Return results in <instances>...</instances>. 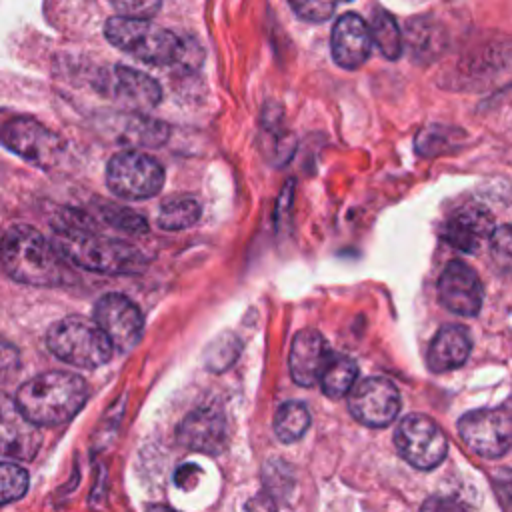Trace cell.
Instances as JSON below:
<instances>
[{
  "label": "cell",
  "mask_w": 512,
  "mask_h": 512,
  "mask_svg": "<svg viewBox=\"0 0 512 512\" xmlns=\"http://www.w3.org/2000/svg\"><path fill=\"white\" fill-rule=\"evenodd\" d=\"M120 14L132 18H150L158 12L162 0H110Z\"/></svg>",
  "instance_id": "28"
},
{
  "label": "cell",
  "mask_w": 512,
  "mask_h": 512,
  "mask_svg": "<svg viewBox=\"0 0 512 512\" xmlns=\"http://www.w3.org/2000/svg\"><path fill=\"white\" fill-rule=\"evenodd\" d=\"M240 354V340L236 336L220 338L212 344L206 354V364L210 370H226Z\"/></svg>",
  "instance_id": "25"
},
{
  "label": "cell",
  "mask_w": 512,
  "mask_h": 512,
  "mask_svg": "<svg viewBox=\"0 0 512 512\" xmlns=\"http://www.w3.org/2000/svg\"><path fill=\"white\" fill-rule=\"evenodd\" d=\"M202 208L192 196H174L160 206L158 224L162 230H184L200 220Z\"/></svg>",
  "instance_id": "21"
},
{
  "label": "cell",
  "mask_w": 512,
  "mask_h": 512,
  "mask_svg": "<svg viewBox=\"0 0 512 512\" xmlns=\"http://www.w3.org/2000/svg\"><path fill=\"white\" fill-rule=\"evenodd\" d=\"M176 438L182 446L194 452L218 454L228 440L226 420L214 408H198L180 422Z\"/></svg>",
  "instance_id": "16"
},
{
  "label": "cell",
  "mask_w": 512,
  "mask_h": 512,
  "mask_svg": "<svg viewBox=\"0 0 512 512\" xmlns=\"http://www.w3.org/2000/svg\"><path fill=\"white\" fill-rule=\"evenodd\" d=\"M40 442L38 426L22 412L16 400L0 392V456L32 460Z\"/></svg>",
  "instance_id": "12"
},
{
  "label": "cell",
  "mask_w": 512,
  "mask_h": 512,
  "mask_svg": "<svg viewBox=\"0 0 512 512\" xmlns=\"http://www.w3.org/2000/svg\"><path fill=\"white\" fill-rule=\"evenodd\" d=\"M340 2H350V0H340Z\"/></svg>",
  "instance_id": "30"
},
{
  "label": "cell",
  "mask_w": 512,
  "mask_h": 512,
  "mask_svg": "<svg viewBox=\"0 0 512 512\" xmlns=\"http://www.w3.org/2000/svg\"><path fill=\"white\" fill-rule=\"evenodd\" d=\"M438 296L450 312L476 316L482 308V282L468 264L452 260L438 280Z\"/></svg>",
  "instance_id": "13"
},
{
  "label": "cell",
  "mask_w": 512,
  "mask_h": 512,
  "mask_svg": "<svg viewBox=\"0 0 512 512\" xmlns=\"http://www.w3.org/2000/svg\"><path fill=\"white\" fill-rule=\"evenodd\" d=\"M0 264L20 284L64 286L74 280L60 248L26 224L12 226L0 238Z\"/></svg>",
  "instance_id": "1"
},
{
  "label": "cell",
  "mask_w": 512,
  "mask_h": 512,
  "mask_svg": "<svg viewBox=\"0 0 512 512\" xmlns=\"http://www.w3.org/2000/svg\"><path fill=\"white\" fill-rule=\"evenodd\" d=\"M0 140L8 150L36 164L38 168L54 166L64 150V140L56 132L26 116L6 122L0 130Z\"/></svg>",
  "instance_id": "9"
},
{
  "label": "cell",
  "mask_w": 512,
  "mask_h": 512,
  "mask_svg": "<svg viewBox=\"0 0 512 512\" xmlns=\"http://www.w3.org/2000/svg\"><path fill=\"white\" fill-rule=\"evenodd\" d=\"M492 214L478 204H464L450 212L444 222L442 236L458 252L472 254L494 230Z\"/></svg>",
  "instance_id": "14"
},
{
  "label": "cell",
  "mask_w": 512,
  "mask_h": 512,
  "mask_svg": "<svg viewBox=\"0 0 512 512\" xmlns=\"http://www.w3.org/2000/svg\"><path fill=\"white\" fill-rule=\"evenodd\" d=\"M470 350H472V340L464 326H458V324L442 326L428 348V366L434 372L460 368L468 360Z\"/></svg>",
  "instance_id": "19"
},
{
  "label": "cell",
  "mask_w": 512,
  "mask_h": 512,
  "mask_svg": "<svg viewBox=\"0 0 512 512\" xmlns=\"http://www.w3.org/2000/svg\"><path fill=\"white\" fill-rule=\"evenodd\" d=\"M372 42L388 60H396L402 52V32L394 16L382 8H378L370 20Z\"/></svg>",
  "instance_id": "22"
},
{
  "label": "cell",
  "mask_w": 512,
  "mask_h": 512,
  "mask_svg": "<svg viewBox=\"0 0 512 512\" xmlns=\"http://www.w3.org/2000/svg\"><path fill=\"white\" fill-rule=\"evenodd\" d=\"M46 344L58 360L78 368L104 366L116 352L98 324L78 316L56 322L46 334Z\"/></svg>",
  "instance_id": "5"
},
{
  "label": "cell",
  "mask_w": 512,
  "mask_h": 512,
  "mask_svg": "<svg viewBox=\"0 0 512 512\" xmlns=\"http://www.w3.org/2000/svg\"><path fill=\"white\" fill-rule=\"evenodd\" d=\"M356 376H358L356 362L346 354H334L332 352L318 382L322 386V392L328 398L336 400V398H342V396L350 394V390L354 388Z\"/></svg>",
  "instance_id": "20"
},
{
  "label": "cell",
  "mask_w": 512,
  "mask_h": 512,
  "mask_svg": "<svg viewBox=\"0 0 512 512\" xmlns=\"http://www.w3.org/2000/svg\"><path fill=\"white\" fill-rule=\"evenodd\" d=\"M108 90L122 104L136 110L152 108L162 98L160 84L152 76L128 66H114L108 78Z\"/></svg>",
  "instance_id": "18"
},
{
  "label": "cell",
  "mask_w": 512,
  "mask_h": 512,
  "mask_svg": "<svg viewBox=\"0 0 512 512\" xmlns=\"http://www.w3.org/2000/svg\"><path fill=\"white\" fill-rule=\"evenodd\" d=\"M462 442L482 458H500L512 448V412L506 408H480L458 420Z\"/></svg>",
  "instance_id": "8"
},
{
  "label": "cell",
  "mask_w": 512,
  "mask_h": 512,
  "mask_svg": "<svg viewBox=\"0 0 512 512\" xmlns=\"http://www.w3.org/2000/svg\"><path fill=\"white\" fill-rule=\"evenodd\" d=\"M28 492V472L20 464L0 462V506L20 500Z\"/></svg>",
  "instance_id": "24"
},
{
  "label": "cell",
  "mask_w": 512,
  "mask_h": 512,
  "mask_svg": "<svg viewBox=\"0 0 512 512\" xmlns=\"http://www.w3.org/2000/svg\"><path fill=\"white\" fill-rule=\"evenodd\" d=\"M394 444L400 456L418 470L436 468L448 452V440L442 428L424 414H408L394 432Z\"/></svg>",
  "instance_id": "7"
},
{
  "label": "cell",
  "mask_w": 512,
  "mask_h": 512,
  "mask_svg": "<svg viewBox=\"0 0 512 512\" xmlns=\"http://www.w3.org/2000/svg\"><path fill=\"white\" fill-rule=\"evenodd\" d=\"M400 392L392 380L372 376L350 390L348 408L352 416L370 428H384L400 412Z\"/></svg>",
  "instance_id": "11"
},
{
  "label": "cell",
  "mask_w": 512,
  "mask_h": 512,
  "mask_svg": "<svg viewBox=\"0 0 512 512\" xmlns=\"http://www.w3.org/2000/svg\"><path fill=\"white\" fill-rule=\"evenodd\" d=\"M108 188L124 200H146L164 186L162 164L138 150H124L110 158L106 166Z\"/></svg>",
  "instance_id": "6"
},
{
  "label": "cell",
  "mask_w": 512,
  "mask_h": 512,
  "mask_svg": "<svg viewBox=\"0 0 512 512\" xmlns=\"http://www.w3.org/2000/svg\"><path fill=\"white\" fill-rule=\"evenodd\" d=\"M20 366L18 348L0 336V376L14 372Z\"/></svg>",
  "instance_id": "29"
},
{
  "label": "cell",
  "mask_w": 512,
  "mask_h": 512,
  "mask_svg": "<svg viewBox=\"0 0 512 512\" xmlns=\"http://www.w3.org/2000/svg\"><path fill=\"white\" fill-rule=\"evenodd\" d=\"M108 42L122 52L132 54L140 62L168 66L184 60L186 44L174 32L148 22V18L112 16L104 24Z\"/></svg>",
  "instance_id": "4"
},
{
  "label": "cell",
  "mask_w": 512,
  "mask_h": 512,
  "mask_svg": "<svg viewBox=\"0 0 512 512\" xmlns=\"http://www.w3.org/2000/svg\"><path fill=\"white\" fill-rule=\"evenodd\" d=\"M94 320L106 332L114 350L120 354L130 352L142 338L144 320L140 308L124 294H104L94 306Z\"/></svg>",
  "instance_id": "10"
},
{
  "label": "cell",
  "mask_w": 512,
  "mask_h": 512,
  "mask_svg": "<svg viewBox=\"0 0 512 512\" xmlns=\"http://www.w3.org/2000/svg\"><path fill=\"white\" fill-rule=\"evenodd\" d=\"M54 244L76 266L106 274H136L146 266L142 252L126 242L106 238L84 224H64Z\"/></svg>",
  "instance_id": "3"
},
{
  "label": "cell",
  "mask_w": 512,
  "mask_h": 512,
  "mask_svg": "<svg viewBox=\"0 0 512 512\" xmlns=\"http://www.w3.org/2000/svg\"><path fill=\"white\" fill-rule=\"evenodd\" d=\"M88 400L86 380L74 372H44L24 382L16 402L36 426H58L76 416Z\"/></svg>",
  "instance_id": "2"
},
{
  "label": "cell",
  "mask_w": 512,
  "mask_h": 512,
  "mask_svg": "<svg viewBox=\"0 0 512 512\" xmlns=\"http://www.w3.org/2000/svg\"><path fill=\"white\" fill-rule=\"evenodd\" d=\"M296 16L306 22H324L334 14L336 0H288Z\"/></svg>",
  "instance_id": "27"
},
{
  "label": "cell",
  "mask_w": 512,
  "mask_h": 512,
  "mask_svg": "<svg viewBox=\"0 0 512 512\" xmlns=\"http://www.w3.org/2000/svg\"><path fill=\"white\" fill-rule=\"evenodd\" d=\"M490 254L492 260L502 268L512 272V226L502 224L490 234Z\"/></svg>",
  "instance_id": "26"
},
{
  "label": "cell",
  "mask_w": 512,
  "mask_h": 512,
  "mask_svg": "<svg viewBox=\"0 0 512 512\" xmlns=\"http://www.w3.org/2000/svg\"><path fill=\"white\" fill-rule=\"evenodd\" d=\"M370 26L354 12L342 14L332 28V58L344 70L360 68L372 50Z\"/></svg>",
  "instance_id": "15"
},
{
  "label": "cell",
  "mask_w": 512,
  "mask_h": 512,
  "mask_svg": "<svg viewBox=\"0 0 512 512\" xmlns=\"http://www.w3.org/2000/svg\"><path fill=\"white\" fill-rule=\"evenodd\" d=\"M330 346L326 338L312 328L300 330L290 348L288 364L292 380L304 388L314 386L320 380V374L330 358Z\"/></svg>",
  "instance_id": "17"
},
{
  "label": "cell",
  "mask_w": 512,
  "mask_h": 512,
  "mask_svg": "<svg viewBox=\"0 0 512 512\" xmlns=\"http://www.w3.org/2000/svg\"><path fill=\"white\" fill-rule=\"evenodd\" d=\"M310 426V412L302 402H284L274 416V432L278 440L290 444L304 436Z\"/></svg>",
  "instance_id": "23"
}]
</instances>
